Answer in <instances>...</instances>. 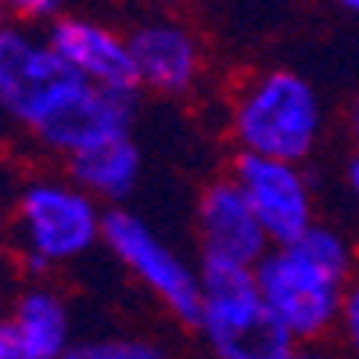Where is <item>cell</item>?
Wrapping results in <instances>:
<instances>
[{
  "label": "cell",
  "instance_id": "obj_13",
  "mask_svg": "<svg viewBox=\"0 0 359 359\" xmlns=\"http://www.w3.org/2000/svg\"><path fill=\"white\" fill-rule=\"evenodd\" d=\"M62 359H165V352L147 338H86Z\"/></svg>",
  "mask_w": 359,
  "mask_h": 359
},
{
  "label": "cell",
  "instance_id": "obj_18",
  "mask_svg": "<svg viewBox=\"0 0 359 359\" xmlns=\"http://www.w3.org/2000/svg\"><path fill=\"white\" fill-rule=\"evenodd\" d=\"M345 187H348L352 201L359 205V151H352V158L345 162Z\"/></svg>",
  "mask_w": 359,
  "mask_h": 359
},
{
  "label": "cell",
  "instance_id": "obj_21",
  "mask_svg": "<svg viewBox=\"0 0 359 359\" xmlns=\"http://www.w3.org/2000/svg\"><path fill=\"white\" fill-rule=\"evenodd\" d=\"M352 245H355V262H359V230L352 233Z\"/></svg>",
  "mask_w": 359,
  "mask_h": 359
},
{
  "label": "cell",
  "instance_id": "obj_10",
  "mask_svg": "<svg viewBox=\"0 0 359 359\" xmlns=\"http://www.w3.org/2000/svg\"><path fill=\"white\" fill-rule=\"evenodd\" d=\"M126 40L140 90L158 97H184L198 86L205 72V47L187 22L144 18L126 33Z\"/></svg>",
  "mask_w": 359,
  "mask_h": 359
},
{
  "label": "cell",
  "instance_id": "obj_12",
  "mask_svg": "<svg viewBox=\"0 0 359 359\" xmlns=\"http://www.w3.org/2000/svg\"><path fill=\"white\" fill-rule=\"evenodd\" d=\"M11 320H15V327L22 331L25 345L33 348L36 359H62L76 345L69 306L54 287H40V284L25 287L15 298Z\"/></svg>",
  "mask_w": 359,
  "mask_h": 359
},
{
  "label": "cell",
  "instance_id": "obj_6",
  "mask_svg": "<svg viewBox=\"0 0 359 359\" xmlns=\"http://www.w3.org/2000/svg\"><path fill=\"white\" fill-rule=\"evenodd\" d=\"M104 248L137 284L162 302V309L184 327L201 320V266H191L169 241L147 226L130 208L104 212Z\"/></svg>",
  "mask_w": 359,
  "mask_h": 359
},
{
  "label": "cell",
  "instance_id": "obj_2",
  "mask_svg": "<svg viewBox=\"0 0 359 359\" xmlns=\"http://www.w3.org/2000/svg\"><path fill=\"white\" fill-rule=\"evenodd\" d=\"M230 137L237 155L306 165L323 140V101L294 69L252 72L230 101Z\"/></svg>",
  "mask_w": 359,
  "mask_h": 359
},
{
  "label": "cell",
  "instance_id": "obj_22",
  "mask_svg": "<svg viewBox=\"0 0 359 359\" xmlns=\"http://www.w3.org/2000/svg\"><path fill=\"white\" fill-rule=\"evenodd\" d=\"M0 223H4V198H0Z\"/></svg>",
  "mask_w": 359,
  "mask_h": 359
},
{
  "label": "cell",
  "instance_id": "obj_4",
  "mask_svg": "<svg viewBox=\"0 0 359 359\" xmlns=\"http://www.w3.org/2000/svg\"><path fill=\"white\" fill-rule=\"evenodd\" d=\"M79 79L43 36V29L8 22L0 29V118L36 140L83 94Z\"/></svg>",
  "mask_w": 359,
  "mask_h": 359
},
{
  "label": "cell",
  "instance_id": "obj_9",
  "mask_svg": "<svg viewBox=\"0 0 359 359\" xmlns=\"http://www.w3.org/2000/svg\"><path fill=\"white\" fill-rule=\"evenodd\" d=\"M43 36H47L50 50L90 86L108 90V94L140 97V79H137V65H133L126 33L104 25L101 18L65 11L43 29Z\"/></svg>",
  "mask_w": 359,
  "mask_h": 359
},
{
  "label": "cell",
  "instance_id": "obj_3",
  "mask_svg": "<svg viewBox=\"0 0 359 359\" xmlns=\"http://www.w3.org/2000/svg\"><path fill=\"white\" fill-rule=\"evenodd\" d=\"M104 212L69 176H33L11 198V248L33 273L72 266L104 245Z\"/></svg>",
  "mask_w": 359,
  "mask_h": 359
},
{
  "label": "cell",
  "instance_id": "obj_15",
  "mask_svg": "<svg viewBox=\"0 0 359 359\" xmlns=\"http://www.w3.org/2000/svg\"><path fill=\"white\" fill-rule=\"evenodd\" d=\"M0 359H36L33 348L25 345V338H22V331L15 327L11 316L0 320Z\"/></svg>",
  "mask_w": 359,
  "mask_h": 359
},
{
  "label": "cell",
  "instance_id": "obj_1",
  "mask_svg": "<svg viewBox=\"0 0 359 359\" xmlns=\"http://www.w3.org/2000/svg\"><path fill=\"white\" fill-rule=\"evenodd\" d=\"M355 273L352 233L316 223L294 245L269 252L255 269V284L294 345H323L341 323L345 291Z\"/></svg>",
  "mask_w": 359,
  "mask_h": 359
},
{
  "label": "cell",
  "instance_id": "obj_5",
  "mask_svg": "<svg viewBox=\"0 0 359 359\" xmlns=\"http://www.w3.org/2000/svg\"><path fill=\"white\" fill-rule=\"evenodd\" d=\"M201 266V320L198 331L216 359H284L294 341L266 309L255 269Z\"/></svg>",
  "mask_w": 359,
  "mask_h": 359
},
{
  "label": "cell",
  "instance_id": "obj_8",
  "mask_svg": "<svg viewBox=\"0 0 359 359\" xmlns=\"http://www.w3.org/2000/svg\"><path fill=\"white\" fill-rule=\"evenodd\" d=\"M198 262L237 269H259V262L273 252L245 191L233 184L230 172L208 180L198 198Z\"/></svg>",
  "mask_w": 359,
  "mask_h": 359
},
{
  "label": "cell",
  "instance_id": "obj_19",
  "mask_svg": "<svg viewBox=\"0 0 359 359\" xmlns=\"http://www.w3.org/2000/svg\"><path fill=\"white\" fill-rule=\"evenodd\" d=\"M8 22H11V8L4 4V0H0V29H4Z\"/></svg>",
  "mask_w": 359,
  "mask_h": 359
},
{
  "label": "cell",
  "instance_id": "obj_17",
  "mask_svg": "<svg viewBox=\"0 0 359 359\" xmlns=\"http://www.w3.org/2000/svg\"><path fill=\"white\" fill-rule=\"evenodd\" d=\"M284 359H338L331 348H323V345H294Z\"/></svg>",
  "mask_w": 359,
  "mask_h": 359
},
{
  "label": "cell",
  "instance_id": "obj_14",
  "mask_svg": "<svg viewBox=\"0 0 359 359\" xmlns=\"http://www.w3.org/2000/svg\"><path fill=\"white\" fill-rule=\"evenodd\" d=\"M338 334H341L345 348L359 359V273L352 277V284H348V291H345V306H341Z\"/></svg>",
  "mask_w": 359,
  "mask_h": 359
},
{
  "label": "cell",
  "instance_id": "obj_11",
  "mask_svg": "<svg viewBox=\"0 0 359 359\" xmlns=\"http://www.w3.org/2000/svg\"><path fill=\"white\" fill-rule=\"evenodd\" d=\"M140 169H144V155L133 133L101 140L65 162V176L104 208H123V201L140 184Z\"/></svg>",
  "mask_w": 359,
  "mask_h": 359
},
{
  "label": "cell",
  "instance_id": "obj_7",
  "mask_svg": "<svg viewBox=\"0 0 359 359\" xmlns=\"http://www.w3.org/2000/svg\"><path fill=\"white\" fill-rule=\"evenodd\" d=\"M230 176H233V184L245 191L252 212L262 223L273 248L294 245L298 237H306L320 223L313 184H309L302 165L255 158V155H233Z\"/></svg>",
  "mask_w": 359,
  "mask_h": 359
},
{
  "label": "cell",
  "instance_id": "obj_20",
  "mask_svg": "<svg viewBox=\"0 0 359 359\" xmlns=\"http://www.w3.org/2000/svg\"><path fill=\"white\" fill-rule=\"evenodd\" d=\"M341 11H348V15H359V0H345V4H338Z\"/></svg>",
  "mask_w": 359,
  "mask_h": 359
},
{
  "label": "cell",
  "instance_id": "obj_16",
  "mask_svg": "<svg viewBox=\"0 0 359 359\" xmlns=\"http://www.w3.org/2000/svg\"><path fill=\"white\" fill-rule=\"evenodd\" d=\"M345 130H348L352 147L359 151V90H355V97H352V101H348V108H345Z\"/></svg>",
  "mask_w": 359,
  "mask_h": 359
}]
</instances>
